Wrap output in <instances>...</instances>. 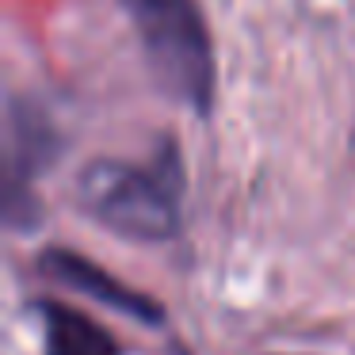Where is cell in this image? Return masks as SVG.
<instances>
[{
	"mask_svg": "<svg viewBox=\"0 0 355 355\" xmlns=\"http://www.w3.org/2000/svg\"><path fill=\"white\" fill-rule=\"evenodd\" d=\"M180 195L184 168L164 141L161 153L146 164L92 161L77 176V202L100 225L130 241H168L180 233Z\"/></svg>",
	"mask_w": 355,
	"mask_h": 355,
	"instance_id": "obj_1",
	"label": "cell"
},
{
	"mask_svg": "<svg viewBox=\"0 0 355 355\" xmlns=\"http://www.w3.org/2000/svg\"><path fill=\"white\" fill-rule=\"evenodd\" d=\"M146 50L157 88L207 115L214 100V50L195 0H119Z\"/></svg>",
	"mask_w": 355,
	"mask_h": 355,
	"instance_id": "obj_2",
	"label": "cell"
},
{
	"mask_svg": "<svg viewBox=\"0 0 355 355\" xmlns=\"http://www.w3.org/2000/svg\"><path fill=\"white\" fill-rule=\"evenodd\" d=\"M39 271L46 279H54L58 286L80 291V294H88V298L103 302V306L138 317L141 324H161L164 321V309L157 306L153 298H146L141 291L126 286L123 279H115L111 271H103L100 263L85 260L80 252H69V248H46V252L39 256Z\"/></svg>",
	"mask_w": 355,
	"mask_h": 355,
	"instance_id": "obj_3",
	"label": "cell"
},
{
	"mask_svg": "<svg viewBox=\"0 0 355 355\" xmlns=\"http://www.w3.org/2000/svg\"><path fill=\"white\" fill-rule=\"evenodd\" d=\"M58 153V134L50 119L31 100H12L8 103V222H16L24 187L39 168H46Z\"/></svg>",
	"mask_w": 355,
	"mask_h": 355,
	"instance_id": "obj_4",
	"label": "cell"
},
{
	"mask_svg": "<svg viewBox=\"0 0 355 355\" xmlns=\"http://www.w3.org/2000/svg\"><path fill=\"white\" fill-rule=\"evenodd\" d=\"M46 355H119V344L100 321L62 302H39Z\"/></svg>",
	"mask_w": 355,
	"mask_h": 355,
	"instance_id": "obj_5",
	"label": "cell"
}]
</instances>
